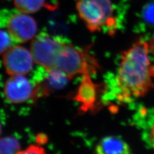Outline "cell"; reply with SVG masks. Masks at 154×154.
<instances>
[{
  "mask_svg": "<svg viewBox=\"0 0 154 154\" xmlns=\"http://www.w3.org/2000/svg\"><path fill=\"white\" fill-rule=\"evenodd\" d=\"M149 44L138 41L121 54L116 77L119 98L129 99L146 95L154 87V66L149 59Z\"/></svg>",
  "mask_w": 154,
  "mask_h": 154,
  "instance_id": "6da1fadb",
  "label": "cell"
},
{
  "mask_svg": "<svg viewBox=\"0 0 154 154\" xmlns=\"http://www.w3.org/2000/svg\"><path fill=\"white\" fill-rule=\"evenodd\" d=\"M100 66L89 53V48L77 49L72 44L65 43L57 58L56 68L70 79L77 75L96 74Z\"/></svg>",
  "mask_w": 154,
  "mask_h": 154,
  "instance_id": "7a4b0ae2",
  "label": "cell"
},
{
  "mask_svg": "<svg viewBox=\"0 0 154 154\" xmlns=\"http://www.w3.org/2000/svg\"><path fill=\"white\" fill-rule=\"evenodd\" d=\"M78 14L91 32L114 26V8L110 0H78Z\"/></svg>",
  "mask_w": 154,
  "mask_h": 154,
  "instance_id": "3957f363",
  "label": "cell"
},
{
  "mask_svg": "<svg viewBox=\"0 0 154 154\" xmlns=\"http://www.w3.org/2000/svg\"><path fill=\"white\" fill-rule=\"evenodd\" d=\"M65 43L59 37L44 32L39 33L33 39L30 46L34 62L46 71L55 69L57 57Z\"/></svg>",
  "mask_w": 154,
  "mask_h": 154,
  "instance_id": "277c9868",
  "label": "cell"
},
{
  "mask_svg": "<svg viewBox=\"0 0 154 154\" xmlns=\"http://www.w3.org/2000/svg\"><path fill=\"white\" fill-rule=\"evenodd\" d=\"M90 75H83L73 98L74 100L80 104L79 107L80 113H86L88 111L96 112L102 106L100 95L105 90V85L94 83Z\"/></svg>",
  "mask_w": 154,
  "mask_h": 154,
  "instance_id": "5b68a950",
  "label": "cell"
},
{
  "mask_svg": "<svg viewBox=\"0 0 154 154\" xmlns=\"http://www.w3.org/2000/svg\"><path fill=\"white\" fill-rule=\"evenodd\" d=\"M6 24L12 40L17 43H25L33 39L38 30L34 18L30 14L20 11L12 14Z\"/></svg>",
  "mask_w": 154,
  "mask_h": 154,
  "instance_id": "8992f818",
  "label": "cell"
},
{
  "mask_svg": "<svg viewBox=\"0 0 154 154\" xmlns=\"http://www.w3.org/2000/svg\"><path fill=\"white\" fill-rule=\"evenodd\" d=\"M2 54V63L9 75H24L31 72L34 60L30 51L25 48L11 47Z\"/></svg>",
  "mask_w": 154,
  "mask_h": 154,
  "instance_id": "52a82bcc",
  "label": "cell"
},
{
  "mask_svg": "<svg viewBox=\"0 0 154 154\" xmlns=\"http://www.w3.org/2000/svg\"><path fill=\"white\" fill-rule=\"evenodd\" d=\"M6 99L10 103L18 104L34 98L35 88L23 75H13L8 79L4 86Z\"/></svg>",
  "mask_w": 154,
  "mask_h": 154,
  "instance_id": "ba28073f",
  "label": "cell"
},
{
  "mask_svg": "<svg viewBox=\"0 0 154 154\" xmlns=\"http://www.w3.org/2000/svg\"><path fill=\"white\" fill-rule=\"evenodd\" d=\"M95 151L99 154H127L131 152V149L121 138L109 136L100 140L96 146Z\"/></svg>",
  "mask_w": 154,
  "mask_h": 154,
  "instance_id": "9c48e42d",
  "label": "cell"
},
{
  "mask_svg": "<svg viewBox=\"0 0 154 154\" xmlns=\"http://www.w3.org/2000/svg\"><path fill=\"white\" fill-rule=\"evenodd\" d=\"M13 2L17 11L31 14L41 9L45 0H13Z\"/></svg>",
  "mask_w": 154,
  "mask_h": 154,
  "instance_id": "30bf717a",
  "label": "cell"
},
{
  "mask_svg": "<svg viewBox=\"0 0 154 154\" xmlns=\"http://www.w3.org/2000/svg\"><path fill=\"white\" fill-rule=\"evenodd\" d=\"M21 150L19 141L14 137H6L0 141V153L1 154H18Z\"/></svg>",
  "mask_w": 154,
  "mask_h": 154,
  "instance_id": "8fae6325",
  "label": "cell"
},
{
  "mask_svg": "<svg viewBox=\"0 0 154 154\" xmlns=\"http://www.w3.org/2000/svg\"><path fill=\"white\" fill-rule=\"evenodd\" d=\"M1 54H2L5 51L11 48V37L8 31L1 30Z\"/></svg>",
  "mask_w": 154,
  "mask_h": 154,
  "instance_id": "7c38bea8",
  "label": "cell"
},
{
  "mask_svg": "<svg viewBox=\"0 0 154 154\" xmlns=\"http://www.w3.org/2000/svg\"><path fill=\"white\" fill-rule=\"evenodd\" d=\"M143 16L146 22L154 24V3L146 6L143 10Z\"/></svg>",
  "mask_w": 154,
  "mask_h": 154,
  "instance_id": "4fadbf2b",
  "label": "cell"
},
{
  "mask_svg": "<svg viewBox=\"0 0 154 154\" xmlns=\"http://www.w3.org/2000/svg\"><path fill=\"white\" fill-rule=\"evenodd\" d=\"M45 151L44 148L38 144H31L24 151H21L18 154H45Z\"/></svg>",
  "mask_w": 154,
  "mask_h": 154,
  "instance_id": "5bb4252c",
  "label": "cell"
},
{
  "mask_svg": "<svg viewBox=\"0 0 154 154\" xmlns=\"http://www.w3.org/2000/svg\"><path fill=\"white\" fill-rule=\"evenodd\" d=\"M48 137L47 136L42 133L39 134L37 135V137H36V140H37V143L39 144H44L45 143L48 142Z\"/></svg>",
  "mask_w": 154,
  "mask_h": 154,
  "instance_id": "9a60e30c",
  "label": "cell"
},
{
  "mask_svg": "<svg viewBox=\"0 0 154 154\" xmlns=\"http://www.w3.org/2000/svg\"><path fill=\"white\" fill-rule=\"evenodd\" d=\"M149 45V49L151 50L152 53L154 55V34L150 39Z\"/></svg>",
  "mask_w": 154,
  "mask_h": 154,
  "instance_id": "2e32d148",
  "label": "cell"
},
{
  "mask_svg": "<svg viewBox=\"0 0 154 154\" xmlns=\"http://www.w3.org/2000/svg\"><path fill=\"white\" fill-rule=\"evenodd\" d=\"M150 138H151V141L152 143V145H154V126L152 127V128H151V130Z\"/></svg>",
  "mask_w": 154,
  "mask_h": 154,
  "instance_id": "e0dca14e",
  "label": "cell"
}]
</instances>
